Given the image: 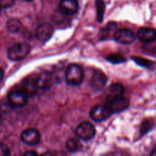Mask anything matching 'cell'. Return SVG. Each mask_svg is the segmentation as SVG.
I'll list each match as a JSON object with an SVG mask.
<instances>
[{"instance_id": "obj_28", "label": "cell", "mask_w": 156, "mask_h": 156, "mask_svg": "<svg viewBox=\"0 0 156 156\" xmlns=\"http://www.w3.org/2000/svg\"><path fill=\"white\" fill-rule=\"evenodd\" d=\"M24 1H26V2H30V1H33V0H24Z\"/></svg>"}, {"instance_id": "obj_26", "label": "cell", "mask_w": 156, "mask_h": 156, "mask_svg": "<svg viewBox=\"0 0 156 156\" xmlns=\"http://www.w3.org/2000/svg\"><path fill=\"white\" fill-rule=\"evenodd\" d=\"M150 155L152 156H156V147L154 148L152 150V152H151Z\"/></svg>"}, {"instance_id": "obj_2", "label": "cell", "mask_w": 156, "mask_h": 156, "mask_svg": "<svg viewBox=\"0 0 156 156\" xmlns=\"http://www.w3.org/2000/svg\"><path fill=\"white\" fill-rule=\"evenodd\" d=\"M30 51V47L26 43L14 44L8 50V57L12 61H19L24 59Z\"/></svg>"}, {"instance_id": "obj_5", "label": "cell", "mask_w": 156, "mask_h": 156, "mask_svg": "<svg viewBox=\"0 0 156 156\" xmlns=\"http://www.w3.org/2000/svg\"><path fill=\"white\" fill-rule=\"evenodd\" d=\"M27 95L22 90H13L8 95V104L12 108H21L27 103Z\"/></svg>"}, {"instance_id": "obj_21", "label": "cell", "mask_w": 156, "mask_h": 156, "mask_svg": "<svg viewBox=\"0 0 156 156\" xmlns=\"http://www.w3.org/2000/svg\"><path fill=\"white\" fill-rule=\"evenodd\" d=\"M107 59H108L109 62H111V63L114 64L121 63V62H124V61L126 60L125 58L120 54H111L109 56H108Z\"/></svg>"}, {"instance_id": "obj_9", "label": "cell", "mask_w": 156, "mask_h": 156, "mask_svg": "<svg viewBox=\"0 0 156 156\" xmlns=\"http://www.w3.org/2000/svg\"><path fill=\"white\" fill-rule=\"evenodd\" d=\"M35 79L38 90H47V88H50L53 83V75L49 72H43L40 73L37 77H35Z\"/></svg>"}, {"instance_id": "obj_3", "label": "cell", "mask_w": 156, "mask_h": 156, "mask_svg": "<svg viewBox=\"0 0 156 156\" xmlns=\"http://www.w3.org/2000/svg\"><path fill=\"white\" fill-rule=\"evenodd\" d=\"M108 108L111 110L112 114L122 112L127 109L129 106V101L126 98L123 97L122 94L120 95L111 96L108 98V102L107 103Z\"/></svg>"}, {"instance_id": "obj_29", "label": "cell", "mask_w": 156, "mask_h": 156, "mask_svg": "<svg viewBox=\"0 0 156 156\" xmlns=\"http://www.w3.org/2000/svg\"><path fill=\"white\" fill-rule=\"evenodd\" d=\"M0 12H1V6H0Z\"/></svg>"}, {"instance_id": "obj_16", "label": "cell", "mask_w": 156, "mask_h": 156, "mask_svg": "<svg viewBox=\"0 0 156 156\" xmlns=\"http://www.w3.org/2000/svg\"><path fill=\"white\" fill-rule=\"evenodd\" d=\"M96 8H97V15L98 21H103L104 13L105 10V4L103 0H97L96 1Z\"/></svg>"}, {"instance_id": "obj_1", "label": "cell", "mask_w": 156, "mask_h": 156, "mask_svg": "<svg viewBox=\"0 0 156 156\" xmlns=\"http://www.w3.org/2000/svg\"><path fill=\"white\" fill-rule=\"evenodd\" d=\"M65 78L69 85L73 86L79 85L84 79L83 69L77 64H70L66 69Z\"/></svg>"}, {"instance_id": "obj_17", "label": "cell", "mask_w": 156, "mask_h": 156, "mask_svg": "<svg viewBox=\"0 0 156 156\" xmlns=\"http://www.w3.org/2000/svg\"><path fill=\"white\" fill-rule=\"evenodd\" d=\"M123 91H124V88H123V85L118 83L113 84L109 88V92L111 93V96L123 94Z\"/></svg>"}, {"instance_id": "obj_13", "label": "cell", "mask_w": 156, "mask_h": 156, "mask_svg": "<svg viewBox=\"0 0 156 156\" xmlns=\"http://www.w3.org/2000/svg\"><path fill=\"white\" fill-rule=\"evenodd\" d=\"M137 37L144 43H151L156 40V29L142 27L137 32Z\"/></svg>"}, {"instance_id": "obj_14", "label": "cell", "mask_w": 156, "mask_h": 156, "mask_svg": "<svg viewBox=\"0 0 156 156\" xmlns=\"http://www.w3.org/2000/svg\"><path fill=\"white\" fill-rule=\"evenodd\" d=\"M38 88L37 86L35 77H27L23 81L22 91L27 96H33L36 94Z\"/></svg>"}, {"instance_id": "obj_6", "label": "cell", "mask_w": 156, "mask_h": 156, "mask_svg": "<svg viewBox=\"0 0 156 156\" xmlns=\"http://www.w3.org/2000/svg\"><path fill=\"white\" fill-rule=\"evenodd\" d=\"M112 114L108 105H98L90 111V117L96 122H101L107 120Z\"/></svg>"}, {"instance_id": "obj_19", "label": "cell", "mask_w": 156, "mask_h": 156, "mask_svg": "<svg viewBox=\"0 0 156 156\" xmlns=\"http://www.w3.org/2000/svg\"><path fill=\"white\" fill-rule=\"evenodd\" d=\"M20 27H21V23L17 19L9 20L7 23V28L10 32L15 33L19 30Z\"/></svg>"}, {"instance_id": "obj_12", "label": "cell", "mask_w": 156, "mask_h": 156, "mask_svg": "<svg viewBox=\"0 0 156 156\" xmlns=\"http://www.w3.org/2000/svg\"><path fill=\"white\" fill-rule=\"evenodd\" d=\"M107 82H108V78L106 75L102 71L98 70L94 73L92 75L90 84L91 86L95 90H101L106 85Z\"/></svg>"}, {"instance_id": "obj_22", "label": "cell", "mask_w": 156, "mask_h": 156, "mask_svg": "<svg viewBox=\"0 0 156 156\" xmlns=\"http://www.w3.org/2000/svg\"><path fill=\"white\" fill-rule=\"evenodd\" d=\"M16 0H0V6L2 8H10L15 3Z\"/></svg>"}, {"instance_id": "obj_18", "label": "cell", "mask_w": 156, "mask_h": 156, "mask_svg": "<svg viewBox=\"0 0 156 156\" xmlns=\"http://www.w3.org/2000/svg\"><path fill=\"white\" fill-rule=\"evenodd\" d=\"M154 126V122L152 120H146L143 122L141 125V127H140V133L141 134L144 135V134L149 133V131H150L151 129L153 128Z\"/></svg>"}, {"instance_id": "obj_27", "label": "cell", "mask_w": 156, "mask_h": 156, "mask_svg": "<svg viewBox=\"0 0 156 156\" xmlns=\"http://www.w3.org/2000/svg\"><path fill=\"white\" fill-rule=\"evenodd\" d=\"M2 114L0 113V123H2Z\"/></svg>"}, {"instance_id": "obj_4", "label": "cell", "mask_w": 156, "mask_h": 156, "mask_svg": "<svg viewBox=\"0 0 156 156\" xmlns=\"http://www.w3.org/2000/svg\"><path fill=\"white\" fill-rule=\"evenodd\" d=\"M76 134L78 138L80 140L88 141L95 135V128L89 122H82L78 125Z\"/></svg>"}, {"instance_id": "obj_20", "label": "cell", "mask_w": 156, "mask_h": 156, "mask_svg": "<svg viewBox=\"0 0 156 156\" xmlns=\"http://www.w3.org/2000/svg\"><path fill=\"white\" fill-rule=\"evenodd\" d=\"M133 59L138 65L143 67H146V68H150L151 66H153V62H152V61L148 60V59H144V58L133 57Z\"/></svg>"}, {"instance_id": "obj_7", "label": "cell", "mask_w": 156, "mask_h": 156, "mask_svg": "<svg viewBox=\"0 0 156 156\" xmlns=\"http://www.w3.org/2000/svg\"><path fill=\"white\" fill-rule=\"evenodd\" d=\"M114 37L116 41L123 44H129L136 39V34L133 31L127 28H122L114 32Z\"/></svg>"}, {"instance_id": "obj_8", "label": "cell", "mask_w": 156, "mask_h": 156, "mask_svg": "<svg viewBox=\"0 0 156 156\" xmlns=\"http://www.w3.org/2000/svg\"><path fill=\"white\" fill-rule=\"evenodd\" d=\"M21 140L23 143L30 146L37 145L41 140V135L38 130L34 128H29L23 131L21 134Z\"/></svg>"}, {"instance_id": "obj_24", "label": "cell", "mask_w": 156, "mask_h": 156, "mask_svg": "<svg viewBox=\"0 0 156 156\" xmlns=\"http://www.w3.org/2000/svg\"><path fill=\"white\" fill-rule=\"evenodd\" d=\"M37 155V154L35 152H33V151H31V152H27L24 154V155L25 156H34Z\"/></svg>"}, {"instance_id": "obj_10", "label": "cell", "mask_w": 156, "mask_h": 156, "mask_svg": "<svg viewBox=\"0 0 156 156\" xmlns=\"http://www.w3.org/2000/svg\"><path fill=\"white\" fill-rule=\"evenodd\" d=\"M53 27L48 23H44L38 26L36 30V37L41 42L49 41L53 35Z\"/></svg>"}, {"instance_id": "obj_23", "label": "cell", "mask_w": 156, "mask_h": 156, "mask_svg": "<svg viewBox=\"0 0 156 156\" xmlns=\"http://www.w3.org/2000/svg\"><path fill=\"white\" fill-rule=\"evenodd\" d=\"M10 155V151L9 148L5 144L0 143V156H7Z\"/></svg>"}, {"instance_id": "obj_15", "label": "cell", "mask_w": 156, "mask_h": 156, "mask_svg": "<svg viewBox=\"0 0 156 156\" xmlns=\"http://www.w3.org/2000/svg\"><path fill=\"white\" fill-rule=\"evenodd\" d=\"M66 146L67 149H68L69 152H78V151L81 149L82 145H81L80 142L78 140L74 138H71L69 139V140H67Z\"/></svg>"}, {"instance_id": "obj_11", "label": "cell", "mask_w": 156, "mask_h": 156, "mask_svg": "<svg viewBox=\"0 0 156 156\" xmlns=\"http://www.w3.org/2000/svg\"><path fill=\"white\" fill-rule=\"evenodd\" d=\"M79 9L77 0H61L59 3V11L66 15H73Z\"/></svg>"}, {"instance_id": "obj_25", "label": "cell", "mask_w": 156, "mask_h": 156, "mask_svg": "<svg viewBox=\"0 0 156 156\" xmlns=\"http://www.w3.org/2000/svg\"><path fill=\"white\" fill-rule=\"evenodd\" d=\"M3 76H4V73H3V70L0 68V82H1V81L2 80Z\"/></svg>"}]
</instances>
